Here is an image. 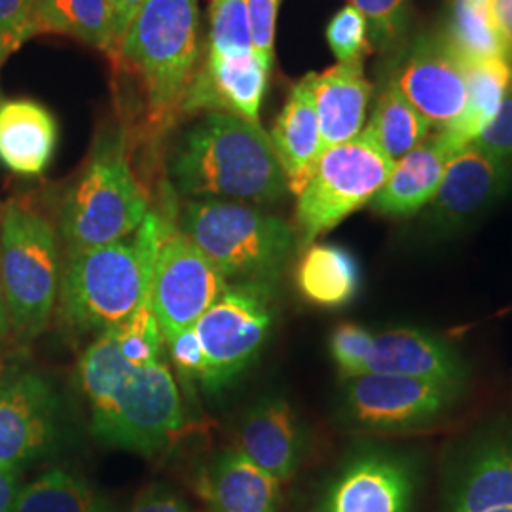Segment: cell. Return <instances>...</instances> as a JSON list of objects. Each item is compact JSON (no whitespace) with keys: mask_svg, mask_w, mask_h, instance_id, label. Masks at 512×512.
I'll return each instance as SVG.
<instances>
[{"mask_svg":"<svg viewBox=\"0 0 512 512\" xmlns=\"http://www.w3.org/2000/svg\"><path fill=\"white\" fill-rule=\"evenodd\" d=\"M363 374H395L465 387L469 366L458 349L427 330L399 327L374 334Z\"/></svg>","mask_w":512,"mask_h":512,"instance_id":"cell-18","label":"cell"},{"mask_svg":"<svg viewBox=\"0 0 512 512\" xmlns=\"http://www.w3.org/2000/svg\"><path fill=\"white\" fill-rule=\"evenodd\" d=\"M179 232L236 283L272 287L296 247L285 220L247 203L190 200L181 211Z\"/></svg>","mask_w":512,"mask_h":512,"instance_id":"cell-6","label":"cell"},{"mask_svg":"<svg viewBox=\"0 0 512 512\" xmlns=\"http://www.w3.org/2000/svg\"><path fill=\"white\" fill-rule=\"evenodd\" d=\"M131 512H190L181 499L167 494L148 495Z\"/></svg>","mask_w":512,"mask_h":512,"instance_id":"cell-41","label":"cell"},{"mask_svg":"<svg viewBox=\"0 0 512 512\" xmlns=\"http://www.w3.org/2000/svg\"><path fill=\"white\" fill-rule=\"evenodd\" d=\"M165 344L171 353V361L179 374L186 380H200L203 372V351L196 329L181 330L169 338Z\"/></svg>","mask_w":512,"mask_h":512,"instance_id":"cell-39","label":"cell"},{"mask_svg":"<svg viewBox=\"0 0 512 512\" xmlns=\"http://www.w3.org/2000/svg\"><path fill=\"white\" fill-rule=\"evenodd\" d=\"M365 16L368 38L378 50L387 52L403 40L410 25V0H351Z\"/></svg>","mask_w":512,"mask_h":512,"instance_id":"cell-33","label":"cell"},{"mask_svg":"<svg viewBox=\"0 0 512 512\" xmlns=\"http://www.w3.org/2000/svg\"><path fill=\"white\" fill-rule=\"evenodd\" d=\"M167 173L192 200L272 205L289 192L266 129L230 112H205L186 129L171 148Z\"/></svg>","mask_w":512,"mask_h":512,"instance_id":"cell-1","label":"cell"},{"mask_svg":"<svg viewBox=\"0 0 512 512\" xmlns=\"http://www.w3.org/2000/svg\"><path fill=\"white\" fill-rule=\"evenodd\" d=\"M268 74L270 69L255 52L207 54L184 93L179 112H230L258 122Z\"/></svg>","mask_w":512,"mask_h":512,"instance_id":"cell-17","label":"cell"},{"mask_svg":"<svg viewBox=\"0 0 512 512\" xmlns=\"http://www.w3.org/2000/svg\"><path fill=\"white\" fill-rule=\"evenodd\" d=\"M207 54L255 52L245 0H213Z\"/></svg>","mask_w":512,"mask_h":512,"instance_id":"cell-32","label":"cell"},{"mask_svg":"<svg viewBox=\"0 0 512 512\" xmlns=\"http://www.w3.org/2000/svg\"><path fill=\"white\" fill-rule=\"evenodd\" d=\"M110 330L114 334L116 346L129 365L143 368L162 359L164 334L152 308L150 294L124 323Z\"/></svg>","mask_w":512,"mask_h":512,"instance_id":"cell-31","label":"cell"},{"mask_svg":"<svg viewBox=\"0 0 512 512\" xmlns=\"http://www.w3.org/2000/svg\"><path fill=\"white\" fill-rule=\"evenodd\" d=\"M391 80L431 126L446 128L465 109L467 63L444 31L416 38Z\"/></svg>","mask_w":512,"mask_h":512,"instance_id":"cell-12","label":"cell"},{"mask_svg":"<svg viewBox=\"0 0 512 512\" xmlns=\"http://www.w3.org/2000/svg\"><path fill=\"white\" fill-rule=\"evenodd\" d=\"M416 469L404 454L372 450L351 459L321 512H410Z\"/></svg>","mask_w":512,"mask_h":512,"instance_id":"cell-15","label":"cell"},{"mask_svg":"<svg viewBox=\"0 0 512 512\" xmlns=\"http://www.w3.org/2000/svg\"><path fill=\"white\" fill-rule=\"evenodd\" d=\"M10 332H12V323H10V315H8L4 285H2V272H0V344L6 342Z\"/></svg>","mask_w":512,"mask_h":512,"instance_id":"cell-44","label":"cell"},{"mask_svg":"<svg viewBox=\"0 0 512 512\" xmlns=\"http://www.w3.org/2000/svg\"><path fill=\"white\" fill-rule=\"evenodd\" d=\"M37 0H0V55L10 54L29 35Z\"/></svg>","mask_w":512,"mask_h":512,"instance_id":"cell-37","label":"cell"},{"mask_svg":"<svg viewBox=\"0 0 512 512\" xmlns=\"http://www.w3.org/2000/svg\"><path fill=\"white\" fill-rule=\"evenodd\" d=\"M228 279L179 230L165 228L156 256L150 300L165 338L196 327L224 291Z\"/></svg>","mask_w":512,"mask_h":512,"instance_id":"cell-11","label":"cell"},{"mask_svg":"<svg viewBox=\"0 0 512 512\" xmlns=\"http://www.w3.org/2000/svg\"><path fill=\"white\" fill-rule=\"evenodd\" d=\"M238 450L279 484L287 482L302 456L300 425L289 403L264 399L249 410L239 429Z\"/></svg>","mask_w":512,"mask_h":512,"instance_id":"cell-20","label":"cell"},{"mask_svg":"<svg viewBox=\"0 0 512 512\" xmlns=\"http://www.w3.org/2000/svg\"><path fill=\"white\" fill-rule=\"evenodd\" d=\"M372 344L374 334L355 323H342L334 329L330 336V353L334 363L348 380L365 372Z\"/></svg>","mask_w":512,"mask_h":512,"instance_id":"cell-35","label":"cell"},{"mask_svg":"<svg viewBox=\"0 0 512 512\" xmlns=\"http://www.w3.org/2000/svg\"><path fill=\"white\" fill-rule=\"evenodd\" d=\"M465 387L395 374H361L346 385V412L359 429L372 433H412L442 420Z\"/></svg>","mask_w":512,"mask_h":512,"instance_id":"cell-10","label":"cell"},{"mask_svg":"<svg viewBox=\"0 0 512 512\" xmlns=\"http://www.w3.org/2000/svg\"><path fill=\"white\" fill-rule=\"evenodd\" d=\"M270 139L287 177L289 190L298 196L310 181L311 173L323 154L319 120L308 76L291 90L285 107L275 120Z\"/></svg>","mask_w":512,"mask_h":512,"instance_id":"cell-23","label":"cell"},{"mask_svg":"<svg viewBox=\"0 0 512 512\" xmlns=\"http://www.w3.org/2000/svg\"><path fill=\"white\" fill-rule=\"evenodd\" d=\"M0 272L12 330L19 342L46 329L59 287L54 226L37 209L10 202L0 219Z\"/></svg>","mask_w":512,"mask_h":512,"instance_id":"cell-7","label":"cell"},{"mask_svg":"<svg viewBox=\"0 0 512 512\" xmlns=\"http://www.w3.org/2000/svg\"><path fill=\"white\" fill-rule=\"evenodd\" d=\"M492 12L512 54V0H492Z\"/></svg>","mask_w":512,"mask_h":512,"instance_id":"cell-43","label":"cell"},{"mask_svg":"<svg viewBox=\"0 0 512 512\" xmlns=\"http://www.w3.org/2000/svg\"><path fill=\"white\" fill-rule=\"evenodd\" d=\"M200 54L198 0H145L114 52L141 78L150 118L158 126L181 110Z\"/></svg>","mask_w":512,"mask_h":512,"instance_id":"cell-5","label":"cell"},{"mask_svg":"<svg viewBox=\"0 0 512 512\" xmlns=\"http://www.w3.org/2000/svg\"><path fill=\"white\" fill-rule=\"evenodd\" d=\"M0 219H2V213H0Z\"/></svg>","mask_w":512,"mask_h":512,"instance_id":"cell-47","label":"cell"},{"mask_svg":"<svg viewBox=\"0 0 512 512\" xmlns=\"http://www.w3.org/2000/svg\"><path fill=\"white\" fill-rule=\"evenodd\" d=\"M431 128V122L389 78L365 131L393 162H397L421 145L429 137Z\"/></svg>","mask_w":512,"mask_h":512,"instance_id":"cell-28","label":"cell"},{"mask_svg":"<svg viewBox=\"0 0 512 512\" xmlns=\"http://www.w3.org/2000/svg\"><path fill=\"white\" fill-rule=\"evenodd\" d=\"M298 291L321 308H342L361 289V268L346 247L308 245L296 268Z\"/></svg>","mask_w":512,"mask_h":512,"instance_id":"cell-26","label":"cell"},{"mask_svg":"<svg viewBox=\"0 0 512 512\" xmlns=\"http://www.w3.org/2000/svg\"><path fill=\"white\" fill-rule=\"evenodd\" d=\"M393 165L395 162L366 131L348 143L325 150L296 202L302 243L311 245V241L372 202Z\"/></svg>","mask_w":512,"mask_h":512,"instance_id":"cell-8","label":"cell"},{"mask_svg":"<svg viewBox=\"0 0 512 512\" xmlns=\"http://www.w3.org/2000/svg\"><path fill=\"white\" fill-rule=\"evenodd\" d=\"M512 507V431L469 440L444 473L442 512H486Z\"/></svg>","mask_w":512,"mask_h":512,"instance_id":"cell-14","label":"cell"},{"mask_svg":"<svg viewBox=\"0 0 512 512\" xmlns=\"http://www.w3.org/2000/svg\"><path fill=\"white\" fill-rule=\"evenodd\" d=\"M165 222L148 213L129 239L69 253L61 277V315L76 332H107L150 294Z\"/></svg>","mask_w":512,"mask_h":512,"instance_id":"cell-3","label":"cell"},{"mask_svg":"<svg viewBox=\"0 0 512 512\" xmlns=\"http://www.w3.org/2000/svg\"><path fill=\"white\" fill-rule=\"evenodd\" d=\"M473 145L512 167V80L494 122Z\"/></svg>","mask_w":512,"mask_h":512,"instance_id":"cell-38","label":"cell"},{"mask_svg":"<svg viewBox=\"0 0 512 512\" xmlns=\"http://www.w3.org/2000/svg\"><path fill=\"white\" fill-rule=\"evenodd\" d=\"M512 167L469 145L454 156L425 211L433 236H450L494 207L511 188Z\"/></svg>","mask_w":512,"mask_h":512,"instance_id":"cell-13","label":"cell"},{"mask_svg":"<svg viewBox=\"0 0 512 512\" xmlns=\"http://www.w3.org/2000/svg\"><path fill=\"white\" fill-rule=\"evenodd\" d=\"M54 389L35 372L0 382V469H18L48 446L54 435Z\"/></svg>","mask_w":512,"mask_h":512,"instance_id":"cell-16","label":"cell"},{"mask_svg":"<svg viewBox=\"0 0 512 512\" xmlns=\"http://www.w3.org/2000/svg\"><path fill=\"white\" fill-rule=\"evenodd\" d=\"M110 21H112V48L110 54L116 52L122 38L128 33L129 25L137 18L145 0H109Z\"/></svg>","mask_w":512,"mask_h":512,"instance_id":"cell-40","label":"cell"},{"mask_svg":"<svg viewBox=\"0 0 512 512\" xmlns=\"http://www.w3.org/2000/svg\"><path fill=\"white\" fill-rule=\"evenodd\" d=\"M272 321L268 285H228L194 327L202 344L203 387L219 391L251 365L270 334Z\"/></svg>","mask_w":512,"mask_h":512,"instance_id":"cell-9","label":"cell"},{"mask_svg":"<svg viewBox=\"0 0 512 512\" xmlns=\"http://www.w3.org/2000/svg\"><path fill=\"white\" fill-rule=\"evenodd\" d=\"M467 63V101L465 109L450 126L439 133L446 143L461 152L490 128L512 80V61L488 59Z\"/></svg>","mask_w":512,"mask_h":512,"instance_id":"cell-25","label":"cell"},{"mask_svg":"<svg viewBox=\"0 0 512 512\" xmlns=\"http://www.w3.org/2000/svg\"><path fill=\"white\" fill-rule=\"evenodd\" d=\"M458 152L442 135L425 139L393 165L370 207L385 217H410L425 209L439 190L448 162Z\"/></svg>","mask_w":512,"mask_h":512,"instance_id":"cell-21","label":"cell"},{"mask_svg":"<svg viewBox=\"0 0 512 512\" xmlns=\"http://www.w3.org/2000/svg\"><path fill=\"white\" fill-rule=\"evenodd\" d=\"M54 33L73 37L93 48H112L109 0H37L29 35Z\"/></svg>","mask_w":512,"mask_h":512,"instance_id":"cell-27","label":"cell"},{"mask_svg":"<svg viewBox=\"0 0 512 512\" xmlns=\"http://www.w3.org/2000/svg\"><path fill=\"white\" fill-rule=\"evenodd\" d=\"M279 2L281 0H245L253 50L268 69L274 65L275 21Z\"/></svg>","mask_w":512,"mask_h":512,"instance_id":"cell-36","label":"cell"},{"mask_svg":"<svg viewBox=\"0 0 512 512\" xmlns=\"http://www.w3.org/2000/svg\"><path fill=\"white\" fill-rule=\"evenodd\" d=\"M92 404L93 435L110 446L152 454L183 425V403L164 359L137 368L116 346L112 330L99 334L78 366Z\"/></svg>","mask_w":512,"mask_h":512,"instance_id":"cell-2","label":"cell"},{"mask_svg":"<svg viewBox=\"0 0 512 512\" xmlns=\"http://www.w3.org/2000/svg\"><path fill=\"white\" fill-rule=\"evenodd\" d=\"M308 80L323 152L361 135L374 90L365 76L363 63H336L323 73L308 74Z\"/></svg>","mask_w":512,"mask_h":512,"instance_id":"cell-19","label":"cell"},{"mask_svg":"<svg viewBox=\"0 0 512 512\" xmlns=\"http://www.w3.org/2000/svg\"><path fill=\"white\" fill-rule=\"evenodd\" d=\"M486 512H512V507H501V509H492V511Z\"/></svg>","mask_w":512,"mask_h":512,"instance_id":"cell-46","label":"cell"},{"mask_svg":"<svg viewBox=\"0 0 512 512\" xmlns=\"http://www.w3.org/2000/svg\"><path fill=\"white\" fill-rule=\"evenodd\" d=\"M57 147L55 116L33 99H0V164L21 177H38Z\"/></svg>","mask_w":512,"mask_h":512,"instance_id":"cell-22","label":"cell"},{"mask_svg":"<svg viewBox=\"0 0 512 512\" xmlns=\"http://www.w3.org/2000/svg\"><path fill=\"white\" fill-rule=\"evenodd\" d=\"M148 198L129 165L128 139L120 128L99 133L82 175L69 188L59 228L76 253L129 238L147 219Z\"/></svg>","mask_w":512,"mask_h":512,"instance_id":"cell-4","label":"cell"},{"mask_svg":"<svg viewBox=\"0 0 512 512\" xmlns=\"http://www.w3.org/2000/svg\"><path fill=\"white\" fill-rule=\"evenodd\" d=\"M325 37L338 63H363L365 55L372 52L365 16L353 4L334 14Z\"/></svg>","mask_w":512,"mask_h":512,"instance_id":"cell-34","label":"cell"},{"mask_svg":"<svg viewBox=\"0 0 512 512\" xmlns=\"http://www.w3.org/2000/svg\"><path fill=\"white\" fill-rule=\"evenodd\" d=\"M202 490L211 512H277L279 482L239 450L213 459Z\"/></svg>","mask_w":512,"mask_h":512,"instance_id":"cell-24","label":"cell"},{"mask_svg":"<svg viewBox=\"0 0 512 512\" xmlns=\"http://www.w3.org/2000/svg\"><path fill=\"white\" fill-rule=\"evenodd\" d=\"M19 492L18 469H0V512L16 511Z\"/></svg>","mask_w":512,"mask_h":512,"instance_id":"cell-42","label":"cell"},{"mask_svg":"<svg viewBox=\"0 0 512 512\" xmlns=\"http://www.w3.org/2000/svg\"><path fill=\"white\" fill-rule=\"evenodd\" d=\"M14 512H110L80 476L54 469L23 488Z\"/></svg>","mask_w":512,"mask_h":512,"instance_id":"cell-30","label":"cell"},{"mask_svg":"<svg viewBox=\"0 0 512 512\" xmlns=\"http://www.w3.org/2000/svg\"><path fill=\"white\" fill-rule=\"evenodd\" d=\"M444 33L465 61H512L511 48L497 27L492 4L452 2V14Z\"/></svg>","mask_w":512,"mask_h":512,"instance_id":"cell-29","label":"cell"},{"mask_svg":"<svg viewBox=\"0 0 512 512\" xmlns=\"http://www.w3.org/2000/svg\"><path fill=\"white\" fill-rule=\"evenodd\" d=\"M452 2H465V4H492V0H452Z\"/></svg>","mask_w":512,"mask_h":512,"instance_id":"cell-45","label":"cell"}]
</instances>
